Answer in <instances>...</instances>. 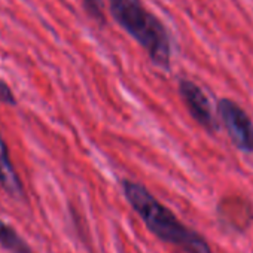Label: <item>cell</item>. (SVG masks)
<instances>
[{"label": "cell", "mask_w": 253, "mask_h": 253, "mask_svg": "<svg viewBox=\"0 0 253 253\" xmlns=\"http://www.w3.org/2000/svg\"><path fill=\"white\" fill-rule=\"evenodd\" d=\"M121 186L128 204L140 216L148 229L161 241L177 247L183 253H213L207 240L177 219L146 186L128 179H124Z\"/></svg>", "instance_id": "6da1fadb"}, {"label": "cell", "mask_w": 253, "mask_h": 253, "mask_svg": "<svg viewBox=\"0 0 253 253\" xmlns=\"http://www.w3.org/2000/svg\"><path fill=\"white\" fill-rule=\"evenodd\" d=\"M113 20L128 33L163 70H170L171 46L163 21L155 17L142 0H109Z\"/></svg>", "instance_id": "7a4b0ae2"}, {"label": "cell", "mask_w": 253, "mask_h": 253, "mask_svg": "<svg viewBox=\"0 0 253 253\" xmlns=\"http://www.w3.org/2000/svg\"><path fill=\"white\" fill-rule=\"evenodd\" d=\"M217 116L237 149L252 154L253 152V121L246 110L229 98L217 101Z\"/></svg>", "instance_id": "3957f363"}, {"label": "cell", "mask_w": 253, "mask_h": 253, "mask_svg": "<svg viewBox=\"0 0 253 253\" xmlns=\"http://www.w3.org/2000/svg\"><path fill=\"white\" fill-rule=\"evenodd\" d=\"M179 94L188 107L191 116L206 128L209 133H216L219 130L217 121L213 115L210 101L204 91L192 81L189 79H182L179 82Z\"/></svg>", "instance_id": "277c9868"}, {"label": "cell", "mask_w": 253, "mask_h": 253, "mask_svg": "<svg viewBox=\"0 0 253 253\" xmlns=\"http://www.w3.org/2000/svg\"><path fill=\"white\" fill-rule=\"evenodd\" d=\"M0 188L12 198H23L24 197V186L23 182L12 164L9 148L0 133Z\"/></svg>", "instance_id": "5b68a950"}, {"label": "cell", "mask_w": 253, "mask_h": 253, "mask_svg": "<svg viewBox=\"0 0 253 253\" xmlns=\"http://www.w3.org/2000/svg\"><path fill=\"white\" fill-rule=\"evenodd\" d=\"M0 246L12 253H33L27 241L6 222L0 219Z\"/></svg>", "instance_id": "8992f818"}, {"label": "cell", "mask_w": 253, "mask_h": 253, "mask_svg": "<svg viewBox=\"0 0 253 253\" xmlns=\"http://www.w3.org/2000/svg\"><path fill=\"white\" fill-rule=\"evenodd\" d=\"M84 6L86 12L97 21L104 24V14H103V3L101 0H84Z\"/></svg>", "instance_id": "52a82bcc"}, {"label": "cell", "mask_w": 253, "mask_h": 253, "mask_svg": "<svg viewBox=\"0 0 253 253\" xmlns=\"http://www.w3.org/2000/svg\"><path fill=\"white\" fill-rule=\"evenodd\" d=\"M0 103L8 104V106H15L17 104V98L14 91L11 89V86L0 79Z\"/></svg>", "instance_id": "ba28073f"}]
</instances>
